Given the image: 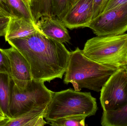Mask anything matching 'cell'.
I'll list each match as a JSON object with an SVG mask.
<instances>
[{
    "mask_svg": "<svg viewBox=\"0 0 127 126\" xmlns=\"http://www.w3.org/2000/svg\"><path fill=\"white\" fill-rule=\"evenodd\" d=\"M0 117H6L0 108Z\"/></svg>",
    "mask_w": 127,
    "mask_h": 126,
    "instance_id": "27",
    "label": "cell"
},
{
    "mask_svg": "<svg viewBox=\"0 0 127 126\" xmlns=\"http://www.w3.org/2000/svg\"><path fill=\"white\" fill-rule=\"evenodd\" d=\"M10 16H0V37H4L9 22Z\"/></svg>",
    "mask_w": 127,
    "mask_h": 126,
    "instance_id": "21",
    "label": "cell"
},
{
    "mask_svg": "<svg viewBox=\"0 0 127 126\" xmlns=\"http://www.w3.org/2000/svg\"><path fill=\"white\" fill-rule=\"evenodd\" d=\"M89 28L96 36L118 35L127 32V2L93 20Z\"/></svg>",
    "mask_w": 127,
    "mask_h": 126,
    "instance_id": "7",
    "label": "cell"
},
{
    "mask_svg": "<svg viewBox=\"0 0 127 126\" xmlns=\"http://www.w3.org/2000/svg\"><path fill=\"white\" fill-rule=\"evenodd\" d=\"M68 0H51V10L53 16L61 20L68 5Z\"/></svg>",
    "mask_w": 127,
    "mask_h": 126,
    "instance_id": "18",
    "label": "cell"
},
{
    "mask_svg": "<svg viewBox=\"0 0 127 126\" xmlns=\"http://www.w3.org/2000/svg\"><path fill=\"white\" fill-rule=\"evenodd\" d=\"M10 118L6 117H0V126H5Z\"/></svg>",
    "mask_w": 127,
    "mask_h": 126,
    "instance_id": "24",
    "label": "cell"
},
{
    "mask_svg": "<svg viewBox=\"0 0 127 126\" xmlns=\"http://www.w3.org/2000/svg\"><path fill=\"white\" fill-rule=\"evenodd\" d=\"M0 7L11 15L5 0H0Z\"/></svg>",
    "mask_w": 127,
    "mask_h": 126,
    "instance_id": "23",
    "label": "cell"
},
{
    "mask_svg": "<svg viewBox=\"0 0 127 126\" xmlns=\"http://www.w3.org/2000/svg\"><path fill=\"white\" fill-rule=\"evenodd\" d=\"M98 110L96 99L90 92H81L69 89L54 92L48 104L44 118L51 121L76 115L88 117Z\"/></svg>",
    "mask_w": 127,
    "mask_h": 126,
    "instance_id": "3",
    "label": "cell"
},
{
    "mask_svg": "<svg viewBox=\"0 0 127 126\" xmlns=\"http://www.w3.org/2000/svg\"><path fill=\"white\" fill-rule=\"evenodd\" d=\"M83 51L99 63L117 69L125 68L127 65V33L97 36L86 41Z\"/></svg>",
    "mask_w": 127,
    "mask_h": 126,
    "instance_id": "4",
    "label": "cell"
},
{
    "mask_svg": "<svg viewBox=\"0 0 127 126\" xmlns=\"http://www.w3.org/2000/svg\"><path fill=\"white\" fill-rule=\"evenodd\" d=\"M93 0H68L61 20L70 29L88 27L92 20Z\"/></svg>",
    "mask_w": 127,
    "mask_h": 126,
    "instance_id": "8",
    "label": "cell"
},
{
    "mask_svg": "<svg viewBox=\"0 0 127 126\" xmlns=\"http://www.w3.org/2000/svg\"><path fill=\"white\" fill-rule=\"evenodd\" d=\"M39 31L62 43H69L71 37L62 21L57 17L42 16L36 22Z\"/></svg>",
    "mask_w": 127,
    "mask_h": 126,
    "instance_id": "10",
    "label": "cell"
},
{
    "mask_svg": "<svg viewBox=\"0 0 127 126\" xmlns=\"http://www.w3.org/2000/svg\"><path fill=\"white\" fill-rule=\"evenodd\" d=\"M31 11L35 22L42 16H51V0H33Z\"/></svg>",
    "mask_w": 127,
    "mask_h": 126,
    "instance_id": "16",
    "label": "cell"
},
{
    "mask_svg": "<svg viewBox=\"0 0 127 126\" xmlns=\"http://www.w3.org/2000/svg\"><path fill=\"white\" fill-rule=\"evenodd\" d=\"M117 69L91 60L77 47L70 52L64 82L71 84L76 91L84 88L99 92Z\"/></svg>",
    "mask_w": 127,
    "mask_h": 126,
    "instance_id": "2",
    "label": "cell"
},
{
    "mask_svg": "<svg viewBox=\"0 0 127 126\" xmlns=\"http://www.w3.org/2000/svg\"><path fill=\"white\" fill-rule=\"evenodd\" d=\"M125 69H126V71H127V65L125 67Z\"/></svg>",
    "mask_w": 127,
    "mask_h": 126,
    "instance_id": "28",
    "label": "cell"
},
{
    "mask_svg": "<svg viewBox=\"0 0 127 126\" xmlns=\"http://www.w3.org/2000/svg\"><path fill=\"white\" fill-rule=\"evenodd\" d=\"M54 93L45 86L44 82L33 79L23 90L18 89L13 82L9 117L13 118L39 107L48 105Z\"/></svg>",
    "mask_w": 127,
    "mask_h": 126,
    "instance_id": "5",
    "label": "cell"
},
{
    "mask_svg": "<svg viewBox=\"0 0 127 126\" xmlns=\"http://www.w3.org/2000/svg\"><path fill=\"white\" fill-rule=\"evenodd\" d=\"M7 41L26 58L30 64L33 79L50 83L56 78H63L70 54L63 43L39 31Z\"/></svg>",
    "mask_w": 127,
    "mask_h": 126,
    "instance_id": "1",
    "label": "cell"
},
{
    "mask_svg": "<svg viewBox=\"0 0 127 126\" xmlns=\"http://www.w3.org/2000/svg\"><path fill=\"white\" fill-rule=\"evenodd\" d=\"M23 0L26 4V5L27 6L28 9H29L31 12V5H32V0Z\"/></svg>",
    "mask_w": 127,
    "mask_h": 126,
    "instance_id": "25",
    "label": "cell"
},
{
    "mask_svg": "<svg viewBox=\"0 0 127 126\" xmlns=\"http://www.w3.org/2000/svg\"><path fill=\"white\" fill-rule=\"evenodd\" d=\"M38 31L36 24L24 18L11 17L4 38L7 41L28 36Z\"/></svg>",
    "mask_w": 127,
    "mask_h": 126,
    "instance_id": "12",
    "label": "cell"
},
{
    "mask_svg": "<svg viewBox=\"0 0 127 126\" xmlns=\"http://www.w3.org/2000/svg\"><path fill=\"white\" fill-rule=\"evenodd\" d=\"M101 124L104 126H127V104L116 110L103 111Z\"/></svg>",
    "mask_w": 127,
    "mask_h": 126,
    "instance_id": "14",
    "label": "cell"
},
{
    "mask_svg": "<svg viewBox=\"0 0 127 126\" xmlns=\"http://www.w3.org/2000/svg\"><path fill=\"white\" fill-rule=\"evenodd\" d=\"M103 111L116 110L127 104V74L125 67L118 69L101 90Z\"/></svg>",
    "mask_w": 127,
    "mask_h": 126,
    "instance_id": "6",
    "label": "cell"
},
{
    "mask_svg": "<svg viewBox=\"0 0 127 126\" xmlns=\"http://www.w3.org/2000/svg\"><path fill=\"white\" fill-rule=\"evenodd\" d=\"M48 105L41 106L13 118L5 126H43L47 123L44 117Z\"/></svg>",
    "mask_w": 127,
    "mask_h": 126,
    "instance_id": "11",
    "label": "cell"
},
{
    "mask_svg": "<svg viewBox=\"0 0 127 126\" xmlns=\"http://www.w3.org/2000/svg\"><path fill=\"white\" fill-rule=\"evenodd\" d=\"M12 17L24 18L36 24L31 12L23 0H5Z\"/></svg>",
    "mask_w": 127,
    "mask_h": 126,
    "instance_id": "15",
    "label": "cell"
},
{
    "mask_svg": "<svg viewBox=\"0 0 127 126\" xmlns=\"http://www.w3.org/2000/svg\"><path fill=\"white\" fill-rule=\"evenodd\" d=\"M127 2V0H108L104 9L101 14L116 8Z\"/></svg>",
    "mask_w": 127,
    "mask_h": 126,
    "instance_id": "22",
    "label": "cell"
},
{
    "mask_svg": "<svg viewBox=\"0 0 127 126\" xmlns=\"http://www.w3.org/2000/svg\"><path fill=\"white\" fill-rule=\"evenodd\" d=\"M0 14L1 15H4V16H10V17H12V16L11 15H10L6 11H4V10L1 9L0 7Z\"/></svg>",
    "mask_w": 127,
    "mask_h": 126,
    "instance_id": "26",
    "label": "cell"
},
{
    "mask_svg": "<svg viewBox=\"0 0 127 126\" xmlns=\"http://www.w3.org/2000/svg\"><path fill=\"white\" fill-rule=\"evenodd\" d=\"M87 117L84 115L70 116L51 121L48 124L55 126H86L85 120Z\"/></svg>",
    "mask_w": 127,
    "mask_h": 126,
    "instance_id": "17",
    "label": "cell"
},
{
    "mask_svg": "<svg viewBox=\"0 0 127 126\" xmlns=\"http://www.w3.org/2000/svg\"><path fill=\"white\" fill-rule=\"evenodd\" d=\"M9 58L10 64V76L14 84L23 90L33 80L30 67L21 53L15 47L3 49Z\"/></svg>",
    "mask_w": 127,
    "mask_h": 126,
    "instance_id": "9",
    "label": "cell"
},
{
    "mask_svg": "<svg viewBox=\"0 0 127 126\" xmlns=\"http://www.w3.org/2000/svg\"><path fill=\"white\" fill-rule=\"evenodd\" d=\"M4 16V15H1V14H0V16Z\"/></svg>",
    "mask_w": 127,
    "mask_h": 126,
    "instance_id": "29",
    "label": "cell"
},
{
    "mask_svg": "<svg viewBox=\"0 0 127 126\" xmlns=\"http://www.w3.org/2000/svg\"><path fill=\"white\" fill-rule=\"evenodd\" d=\"M5 73L10 75V64L9 58L3 49L0 48V73Z\"/></svg>",
    "mask_w": 127,
    "mask_h": 126,
    "instance_id": "19",
    "label": "cell"
},
{
    "mask_svg": "<svg viewBox=\"0 0 127 126\" xmlns=\"http://www.w3.org/2000/svg\"><path fill=\"white\" fill-rule=\"evenodd\" d=\"M108 1V0H93L94 6L92 20L100 15Z\"/></svg>",
    "mask_w": 127,
    "mask_h": 126,
    "instance_id": "20",
    "label": "cell"
},
{
    "mask_svg": "<svg viewBox=\"0 0 127 126\" xmlns=\"http://www.w3.org/2000/svg\"><path fill=\"white\" fill-rule=\"evenodd\" d=\"M13 84V82L9 74L0 73V108L7 118H9V110Z\"/></svg>",
    "mask_w": 127,
    "mask_h": 126,
    "instance_id": "13",
    "label": "cell"
}]
</instances>
